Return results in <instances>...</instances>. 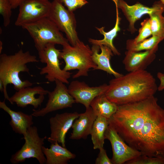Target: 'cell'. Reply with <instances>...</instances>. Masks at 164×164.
Returning <instances> with one entry per match:
<instances>
[{
	"label": "cell",
	"mask_w": 164,
	"mask_h": 164,
	"mask_svg": "<svg viewBox=\"0 0 164 164\" xmlns=\"http://www.w3.org/2000/svg\"><path fill=\"white\" fill-rule=\"evenodd\" d=\"M108 121L125 143L142 155L164 158V109L154 95L118 105Z\"/></svg>",
	"instance_id": "obj_1"
},
{
	"label": "cell",
	"mask_w": 164,
	"mask_h": 164,
	"mask_svg": "<svg viewBox=\"0 0 164 164\" xmlns=\"http://www.w3.org/2000/svg\"><path fill=\"white\" fill-rule=\"evenodd\" d=\"M158 89L152 74L146 70H140L111 80L105 95L110 101L120 105L148 98Z\"/></svg>",
	"instance_id": "obj_2"
},
{
	"label": "cell",
	"mask_w": 164,
	"mask_h": 164,
	"mask_svg": "<svg viewBox=\"0 0 164 164\" xmlns=\"http://www.w3.org/2000/svg\"><path fill=\"white\" fill-rule=\"evenodd\" d=\"M39 62L36 56L31 54L29 51L24 52L22 49L13 54L0 55V80L3 84L5 99L9 101V98L7 91L9 84H12L16 91L32 85V83L28 80H22L19 74L21 72L29 73L27 64Z\"/></svg>",
	"instance_id": "obj_3"
},
{
	"label": "cell",
	"mask_w": 164,
	"mask_h": 164,
	"mask_svg": "<svg viewBox=\"0 0 164 164\" xmlns=\"http://www.w3.org/2000/svg\"><path fill=\"white\" fill-rule=\"evenodd\" d=\"M92 51L88 45L80 40L73 46L69 44L63 46L59 58L65 62L63 70L66 71L77 69V72L73 75L76 78L81 76H87L89 70H96L97 65L92 60Z\"/></svg>",
	"instance_id": "obj_4"
},
{
	"label": "cell",
	"mask_w": 164,
	"mask_h": 164,
	"mask_svg": "<svg viewBox=\"0 0 164 164\" xmlns=\"http://www.w3.org/2000/svg\"><path fill=\"white\" fill-rule=\"evenodd\" d=\"M22 28L29 32L37 51L49 43L62 46L69 44L67 38L64 37L56 24L48 17L25 25Z\"/></svg>",
	"instance_id": "obj_5"
},
{
	"label": "cell",
	"mask_w": 164,
	"mask_h": 164,
	"mask_svg": "<svg viewBox=\"0 0 164 164\" xmlns=\"http://www.w3.org/2000/svg\"><path fill=\"white\" fill-rule=\"evenodd\" d=\"M53 43L47 44L42 50L38 51L40 61L46 64L41 68V75L46 74L45 78L51 82L58 80L64 83L68 84V79L72 73L61 69L59 61L61 50L57 49Z\"/></svg>",
	"instance_id": "obj_6"
},
{
	"label": "cell",
	"mask_w": 164,
	"mask_h": 164,
	"mask_svg": "<svg viewBox=\"0 0 164 164\" xmlns=\"http://www.w3.org/2000/svg\"><path fill=\"white\" fill-rule=\"evenodd\" d=\"M46 137H40L36 126H32L27 130L24 136L25 142L21 149L12 155L10 159L11 163L17 164L26 159L36 158L40 164H46V158L43 151L44 141Z\"/></svg>",
	"instance_id": "obj_7"
},
{
	"label": "cell",
	"mask_w": 164,
	"mask_h": 164,
	"mask_svg": "<svg viewBox=\"0 0 164 164\" xmlns=\"http://www.w3.org/2000/svg\"><path fill=\"white\" fill-rule=\"evenodd\" d=\"M48 17L60 31L65 33L71 45L74 46L80 40L76 30V22L73 12L68 10L62 4L54 0L52 2Z\"/></svg>",
	"instance_id": "obj_8"
},
{
	"label": "cell",
	"mask_w": 164,
	"mask_h": 164,
	"mask_svg": "<svg viewBox=\"0 0 164 164\" xmlns=\"http://www.w3.org/2000/svg\"><path fill=\"white\" fill-rule=\"evenodd\" d=\"M52 6L49 0H25L19 6L15 24L22 27L48 17Z\"/></svg>",
	"instance_id": "obj_9"
},
{
	"label": "cell",
	"mask_w": 164,
	"mask_h": 164,
	"mask_svg": "<svg viewBox=\"0 0 164 164\" xmlns=\"http://www.w3.org/2000/svg\"><path fill=\"white\" fill-rule=\"evenodd\" d=\"M55 82L56 87L52 91H49L48 100L46 106L40 109L33 110L31 114L33 116L43 117L54 111L72 107L75 103L64 83L57 80Z\"/></svg>",
	"instance_id": "obj_10"
},
{
	"label": "cell",
	"mask_w": 164,
	"mask_h": 164,
	"mask_svg": "<svg viewBox=\"0 0 164 164\" xmlns=\"http://www.w3.org/2000/svg\"><path fill=\"white\" fill-rule=\"evenodd\" d=\"M105 139L111 144L113 152V164H123L142 155L124 141L114 128L109 124L105 134Z\"/></svg>",
	"instance_id": "obj_11"
},
{
	"label": "cell",
	"mask_w": 164,
	"mask_h": 164,
	"mask_svg": "<svg viewBox=\"0 0 164 164\" xmlns=\"http://www.w3.org/2000/svg\"><path fill=\"white\" fill-rule=\"evenodd\" d=\"M118 9H120L129 22L128 31L132 34L137 29L135 27V22L144 15H149L158 10L164 8V5L161 1L155 2L151 7L145 5L137 2L130 5L123 0H112Z\"/></svg>",
	"instance_id": "obj_12"
},
{
	"label": "cell",
	"mask_w": 164,
	"mask_h": 164,
	"mask_svg": "<svg viewBox=\"0 0 164 164\" xmlns=\"http://www.w3.org/2000/svg\"><path fill=\"white\" fill-rule=\"evenodd\" d=\"M77 112H65L57 114L49 119L51 130L50 136L47 138L51 143L57 142L63 147L65 146L66 134L72 127L75 120L79 116Z\"/></svg>",
	"instance_id": "obj_13"
},
{
	"label": "cell",
	"mask_w": 164,
	"mask_h": 164,
	"mask_svg": "<svg viewBox=\"0 0 164 164\" xmlns=\"http://www.w3.org/2000/svg\"><path fill=\"white\" fill-rule=\"evenodd\" d=\"M108 85L104 84L98 86L91 87L85 82L74 80L70 83L68 90L75 100V103L83 104L87 108L97 96L105 94Z\"/></svg>",
	"instance_id": "obj_14"
},
{
	"label": "cell",
	"mask_w": 164,
	"mask_h": 164,
	"mask_svg": "<svg viewBox=\"0 0 164 164\" xmlns=\"http://www.w3.org/2000/svg\"><path fill=\"white\" fill-rule=\"evenodd\" d=\"M48 91L40 86L25 87L16 91L9 97V101L11 104L15 103L19 107L24 108L31 105L37 108L41 106L44 96L48 94Z\"/></svg>",
	"instance_id": "obj_15"
},
{
	"label": "cell",
	"mask_w": 164,
	"mask_h": 164,
	"mask_svg": "<svg viewBox=\"0 0 164 164\" xmlns=\"http://www.w3.org/2000/svg\"><path fill=\"white\" fill-rule=\"evenodd\" d=\"M155 53L149 50L144 52L127 50L123 60L125 70L129 72L145 70L155 59Z\"/></svg>",
	"instance_id": "obj_16"
},
{
	"label": "cell",
	"mask_w": 164,
	"mask_h": 164,
	"mask_svg": "<svg viewBox=\"0 0 164 164\" xmlns=\"http://www.w3.org/2000/svg\"><path fill=\"white\" fill-rule=\"evenodd\" d=\"M97 117L90 106L86 108L85 111L80 114L79 117L74 121L71 127L73 130L70 139H86L91 134Z\"/></svg>",
	"instance_id": "obj_17"
},
{
	"label": "cell",
	"mask_w": 164,
	"mask_h": 164,
	"mask_svg": "<svg viewBox=\"0 0 164 164\" xmlns=\"http://www.w3.org/2000/svg\"><path fill=\"white\" fill-rule=\"evenodd\" d=\"M0 108L10 116L9 124L12 130L15 133L22 135L23 136L26 135L28 128L33 124V116L21 111L12 110L6 105L5 100L0 101Z\"/></svg>",
	"instance_id": "obj_18"
},
{
	"label": "cell",
	"mask_w": 164,
	"mask_h": 164,
	"mask_svg": "<svg viewBox=\"0 0 164 164\" xmlns=\"http://www.w3.org/2000/svg\"><path fill=\"white\" fill-rule=\"evenodd\" d=\"M91 49L93 52V60L97 66L96 70L104 71L113 75L115 77L122 75L123 74L115 71L111 66L110 61L113 53L109 48L103 45H93Z\"/></svg>",
	"instance_id": "obj_19"
},
{
	"label": "cell",
	"mask_w": 164,
	"mask_h": 164,
	"mask_svg": "<svg viewBox=\"0 0 164 164\" xmlns=\"http://www.w3.org/2000/svg\"><path fill=\"white\" fill-rule=\"evenodd\" d=\"M43 151L46 159V164H67L76 155L57 142L51 144L49 148L43 147Z\"/></svg>",
	"instance_id": "obj_20"
},
{
	"label": "cell",
	"mask_w": 164,
	"mask_h": 164,
	"mask_svg": "<svg viewBox=\"0 0 164 164\" xmlns=\"http://www.w3.org/2000/svg\"><path fill=\"white\" fill-rule=\"evenodd\" d=\"M116 9V20L114 27L108 32L104 30V27H96L100 33L103 35L104 37L101 40L95 39L90 38L88 40L89 42L93 45L100 46L103 45L109 48L112 51L113 54L115 55L119 56L120 53L115 48L113 44V40L117 36L118 32L120 30L119 26L121 18L120 17L118 11V8L115 5Z\"/></svg>",
	"instance_id": "obj_21"
},
{
	"label": "cell",
	"mask_w": 164,
	"mask_h": 164,
	"mask_svg": "<svg viewBox=\"0 0 164 164\" xmlns=\"http://www.w3.org/2000/svg\"><path fill=\"white\" fill-rule=\"evenodd\" d=\"M90 106L97 116H101L109 119L116 112L118 105L111 102L105 94L98 95L91 101Z\"/></svg>",
	"instance_id": "obj_22"
},
{
	"label": "cell",
	"mask_w": 164,
	"mask_h": 164,
	"mask_svg": "<svg viewBox=\"0 0 164 164\" xmlns=\"http://www.w3.org/2000/svg\"><path fill=\"white\" fill-rule=\"evenodd\" d=\"M109 125L108 119L101 116L97 117L90 134L94 149H99L103 147L105 134Z\"/></svg>",
	"instance_id": "obj_23"
},
{
	"label": "cell",
	"mask_w": 164,
	"mask_h": 164,
	"mask_svg": "<svg viewBox=\"0 0 164 164\" xmlns=\"http://www.w3.org/2000/svg\"><path fill=\"white\" fill-rule=\"evenodd\" d=\"M164 39L160 37L152 36L138 43H135L132 39H128L126 42V49L133 52L149 50L156 53L158 50L159 44Z\"/></svg>",
	"instance_id": "obj_24"
},
{
	"label": "cell",
	"mask_w": 164,
	"mask_h": 164,
	"mask_svg": "<svg viewBox=\"0 0 164 164\" xmlns=\"http://www.w3.org/2000/svg\"><path fill=\"white\" fill-rule=\"evenodd\" d=\"M164 8L149 15L152 35L164 39Z\"/></svg>",
	"instance_id": "obj_25"
},
{
	"label": "cell",
	"mask_w": 164,
	"mask_h": 164,
	"mask_svg": "<svg viewBox=\"0 0 164 164\" xmlns=\"http://www.w3.org/2000/svg\"><path fill=\"white\" fill-rule=\"evenodd\" d=\"M141 25L138 35L135 38L132 39L135 43L140 42L152 35L149 18L145 19L141 22Z\"/></svg>",
	"instance_id": "obj_26"
},
{
	"label": "cell",
	"mask_w": 164,
	"mask_h": 164,
	"mask_svg": "<svg viewBox=\"0 0 164 164\" xmlns=\"http://www.w3.org/2000/svg\"><path fill=\"white\" fill-rule=\"evenodd\" d=\"M125 164H164V158L141 155L129 161Z\"/></svg>",
	"instance_id": "obj_27"
},
{
	"label": "cell",
	"mask_w": 164,
	"mask_h": 164,
	"mask_svg": "<svg viewBox=\"0 0 164 164\" xmlns=\"http://www.w3.org/2000/svg\"><path fill=\"white\" fill-rule=\"evenodd\" d=\"M12 9L10 0H0V14L5 27H7L10 23Z\"/></svg>",
	"instance_id": "obj_28"
},
{
	"label": "cell",
	"mask_w": 164,
	"mask_h": 164,
	"mask_svg": "<svg viewBox=\"0 0 164 164\" xmlns=\"http://www.w3.org/2000/svg\"><path fill=\"white\" fill-rule=\"evenodd\" d=\"M66 7L69 11L73 12L88 3L86 0H56Z\"/></svg>",
	"instance_id": "obj_29"
},
{
	"label": "cell",
	"mask_w": 164,
	"mask_h": 164,
	"mask_svg": "<svg viewBox=\"0 0 164 164\" xmlns=\"http://www.w3.org/2000/svg\"><path fill=\"white\" fill-rule=\"evenodd\" d=\"M99 152L95 161V164H113L111 159L108 157L104 147L99 149Z\"/></svg>",
	"instance_id": "obj_30"
},
{
	"label": "cell",
	"mask_w": 164,
	"mask_h": 164,
	"mask_svg": "<svg viewBox=\"0 0 164 164\" xmlns=\"http://www.w3.org/2000/svg\"><path fill=\"white\" fill-rule=\"evenodd\" d=\"M25 0H10L12 9L17 8Z\"/></svg>",
	"instance_id": "obj_31"
},
{
	"label": "cell",
	"mask_w": 164,
	"mask_h": 164,
	"mask_svg": "<svg viewBox=\"0 0 164 164\" xmlns=\"http://www.w3.org/2000/svg\"><path fill=\"white\" fill-rule=\"evenodd\" d=\"M0 91L2 92H3L4 91L3 85L2 81L0 80Z\"/></svg>",
	"instance_id": "obj_32"
},
{
	"label": "cell",
	"mask_w": 164,
	"mask_h": 164,
	"mask_svg": "<svg viewBox=\"0 0 164 164\" xmlns=\"http://www.w3.org/2000/svg\"><path fill=\"white\" fill-rule=\"evenodd\" d=\"M160 1L164 5V0H160Z\"/></svg>",
	"instance_id": "obj_33"
}]
</instances>
